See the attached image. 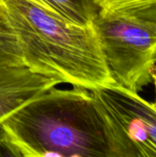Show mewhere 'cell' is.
Here are the masks:
<instances>
[{
    "instance_id": "obj_5",
    "label": "cell",
    "mask_w": 156,
    "mask_h": 157,
    "mask_svg": "<svg viewBox=\"0 0 156 157\" xmlns=\"http://www.w3.org/2000/svg\"><path fill=\"white\" fill-rule=\"evenodd\" d=\"M54 79L35 74L26 66L0 68V124L25 103L58 86Z\"/></svg>"
},
{
    "instance_id": "obj_10",
    "label": "cell",
    "mask_w": 156,
    "mask_h": 157,
    "mask_svg": "<svg viewBox=\"0 0 156 157\" xmlns=\"http://www.w3.org/2000/svg\"><path fill=\"white\" fill-rule=\"evenodd\" d=\"M0 156H1V155H0Z\"/></svg>"
},
{
    "instance_id": "obj_7",
    "label": "cell",
    "mask_w": 156,
    "mask_h": 157,
    "mask_svg": "<svg viewBox=\"0 0 156 157\" xmlns=\"http://www.w3.org/2000/svg\"><path fill=\"white\" fill-rule=\"evenodd\" d=\"M50 9L69 22L82 25H93L99 11L97 0H39Z\"/></svg>"
},
{
    "instance_id": "obj_8",
    "label": "cell",
    "mask_w": 156,
    "mask_h": 157,
    "mask_svg": "<svg viewBox=\"0 0 156 157\" xmlns=\"http://www.w3.org/2000/svg\"><path fill=\"white\" fill-rule=\"evenodd\" d=\"M25 66L16 33L0 1V68Z\"/></svg>"
},
{
    "instance_id": "obj_1",
    "label": "cell",
    "mask_w": 156,
    "mask_h": 157,
    "mask_svg": "<svg viewBox=\"0 0 156 157\" xmlns=\"http://www.w3.org/2000/svg\"><path fill=\"white\" fill-rule=\"evenodd\" d=\"M57 86L0 124V155L112 157L106 124L90 92Z\"/></svg>"
},
{
    "instance_id": "obj_3",
    "label": "cell",
    "mask_w": 156,
    "mask_h": 157,
    "mask_svg": "<svg viewBox=\"0 0 156 157\" xmlns=\"http://www.w3.org/2000/svg\"><path fill=\"white\" fill-rule=\"evenodd\" d=\"M93 25L115 83L140 93L153 82L156 27L101 10Z\"/></svg>"
},
{
    "instance_id": "obj_4",
    "label": "cell",
    "mask_w": 156,
    "mask_h": 157,
    "mask_svg": "<svg viewBox=\"0 0 156 157\" xmlns=\"http://www.w3.org/2000/svg\"><path fill=\"white\" fill-rule=\"evenodd\" d=\"M106 124L112 157H156V108L117 84L90 90Z\"/></svg>"
},
{
    "instance_id": "obj_6",
    "label": "cell",
    "mask_w": 156,
    "mask_h": 157,
    "mask_svg": "<svg viewBox=\"0 0 156 157\" xmlns=\"http://www.w3.org/2000/svg\"><path fill=\"white\" fill-rule=\"evenodd\" d=\"M99 10L156 27V0H97Z\"/></svg>"
},
{
    "instance_id": "obj_2",
    "label": "cell",
    "mask_w": 156,
    "mask_h": 157,
    "mask_svg": "<svg viewBox=\"0 0 156 157\" xmlns=\"http://www.w3.org/2000/svg\"><path fill=\"white\" fill-rule=\"evenodd\" d=\"M0 1L31 72L87 90L116 84L94 25L69 22L39 0Z\"/></svg>"
},
{
    "instance_id": "obj_9",
    "label": "cell",
    "mask_w": 156,
    "mask_h": 157,
    "mask_svg": "<svg viewBox=\"0 0 156 157\" xmlns=\"http://www.w3.org/2000/svg\"><path fill=\"white\" fill-rule=\"evenodd\" d=\"M152 77H153V84L154 86V91H155V99H154V105L156 108V65L153 68L152 70Z\"/></svg>"
}]
</instances>
